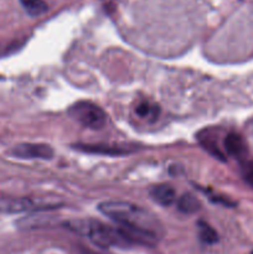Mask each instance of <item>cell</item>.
Wrapping results in <instances>:
<instances>
[{
    "mask_svg": "<svg viewBox=\"0 0 253 254\" xmlns=\"http://www.w3.org/2000/svg\"><path fill=\"white\" fill-rule=\"evenodd\" d=\"M252 254H253V252H252Z\"/></svg>",
    "mask_w": 253,
    "mask_h": 254,
    "instance_id": "5bb4252c",
    "label": "cell"
},
{
    "mask_svg": "<svg viewBox=\"0 0 253 254\" xmlns=\"http://www.w3.org/2000/svg\"><path fill=\"white\" fill-rule=\"evenodd\" d=\"M20 2L31 16H40L47 11V4L44 0H20Z\"/></svg>",
    "mask_w": 253,
    "mask_h": 254,
    "instance_id": "8fae6325",
    "label": "cell"
},
{
    "mask_svg": "<svg viewBox=\"0 0 253 254\" xmlns=\"http://www.w3.org/2000/svg\"><path fill=\"white\" fill-rule=\"evenodd\" d=\"M150 196L156 203L161 206H170L176 200L175 189L168 184H161V185L154 186L150 190Z\"/></svg>",
    "mask_w": 253,
    "mask_h": 254,
    "instance_id": "52a82bcc",
    "label": "cell"
},
{
    "mask_svg": "<svg viewBox=\"0 0 253 254\" xmlns=\"http://www.w3.org/2000/svg\"><path fill=\"white\" fill-rule=\"evenodd\" d=\"M241 175L243 180L253 188V160H245L241 161Z\"/></svg>",
    "mask_w": 253,
    "mask_h": 254,
    "instance_id": "4fadbf2b",
    "label": "cell"
},
{
    "mask_svg": "<svg viewBox=\"0 0 253 254\" xmlns=\"http://www.w3.org/2000/svg\"><path fill=\"white\" fill-rule=\"evenodd\" d=\"M76 149L91 154H107V155H124L130 150L122 146L106 145V144H77Z\"/></svg>",
    "mask_w": 253,
    "mask_h": 254,
    "instance_id": "ba28073f",
    "label": "cell"
},
{
    "mask_svg": "<svg viewBox=\"0 0 253 254\" xmlns=\"http://www.w3.org/2000/svg\"><path fill=\"white\" fill-rule=\"evenodd\" d=\"M99 211L118 225L119 231L129 245H156L160 236V223L149 211L126 202L106 201L99 203Z\"/></svg>",
    "mask_w": 253,
    "mask_h": 254,
    "instance_id": "6da1fadb",
    "label": "cell"
},
{
    "mask_svg": "<svg viewBox=\"0 0 253 254\" xmlns=\"http://www.w3.org/2000/svg\"><path fill=\"white\" fill-rule=\"evenodd\" d=\"M198 237L206 245H215L218 242V235L207 222L205 221H198Z\"/></svg>",
    "mask_w": 253,
    "mask_h": 254,
    "instance_id": "30bf717a",
    "label": "cell"
},
{
    "mask_svg": "<svg viewBox=\"0 0 253 254\" xmlns=\"http://www.w3.org/2000/svg\"><path fill=\"white\" fill-rule=\"evenodd\" d=\"M59 207L57 203H51L47 198H10L0 200V212L21 213L30 211H44Z\"/></svg>",
    "mask_w": 253,
    "mask_h": 254,
    "instance_id": "277c9868",
    "label": "cell"
},
{
    "mask_svg": "<svg viewBox=\"0 0 253 254\" xmlns=\"http://www.w3.org/2000/svg\"><path fill=\"white\" fill-rule=\"evenodd\" d=\"M178 208L183 213L191 215L200 210V202L192 193H184L178 200Z\"/></svg>",
    "mask_w": 253,
    "mask_h": 254,
    "instance_id": "9c48e42d",
    "label": "cell"
},
{
    "mask_svg": "<svg viewBox=\"0 0 253 254\" xmlns=\"http://www.w3.org/2000/svg\"><path fill=\"white\" fill-rule=\"evenodd\" d=\"M223 145H225V150L228 155L233 156V158L238 159V160H245L247 158L248 148L246 144L245 139L240 135L238 133L231 131L225 136L223 140Z\"/></svg>",
    "mask_w": 253,
    "mask_h": 254,
    "instance_id": "8992f818",
    "label": "cell"
},
{
    "mask_svg": "<svg viewBox=\"0 0 253 254\" xmlns=\"http://www.w3.org/2000/svg\"><path fill=\"white\" fill-rule=\"evenodd\" d=\"M69 230L86 236L93 245L101 248H111L117 246L129 245L121 233L118 227H111L99 221L94 220H74L66 223Z\"/></svg>",
    "mask_w": 253,
    "mask_h": 254,
    "instance_id": "7a4b0ae2",
    "label": "cell"
},
{
    "mask_svg": "<svg viewBox=\"0 0 253 254\" xmlns=\"http://www.w3.org/2000/svg\"><path fill=\"white\" fill-rule=\"evenodd\" d=\"M11 154L15 158L20 159H52L54 156V149L47 144L37 143H26L19 144L11 150Z\"/></svg>",
    "mask_w": 253,
    "mask_h": 254,
    "instance_id": "5b68a950",
    "label": "cell"
},
{
    "mask_svg": "<svg viewBox=\"0 0 253 254\" xmlns=\"http://www.w3.org/2000/svg\"><path fill=\"white\" fill-rule=\"evenodd\" d=\"M135 112L139 117H141V118L151 119V121H154V119L158 118L159 108L158 106H155V104H151L149 103L148 101H144L136 106Z\"/></svg>",
    "mask_w": 253,
    "mask_h": 254,
    "instance_id": "7c38bea8",
    "label": "cell"
},
{
    "mask_svg": "<svg viewBox=\"0 0 253 254\" xmlns=\"http://www.w3.org/2000/svg\"><path fill=\"white\" fill-rule=\"evenodd\" d=\"M68 114L79 124L91 129H101L107 122V116L103 109L88 101L72 104L68 109Z\"/></svg>",
    "mask_w": 253,
    "mask_h": 254,
    "instance_id": "3957f363",
    "label": "cell"
}]
</instances>
